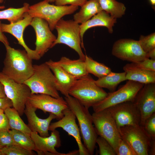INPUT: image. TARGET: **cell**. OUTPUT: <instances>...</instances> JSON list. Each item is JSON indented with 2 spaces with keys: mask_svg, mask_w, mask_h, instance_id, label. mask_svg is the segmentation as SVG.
<instances>
[{
  "mask_svg": "<svg viewBox=\"0 0 155 155\" xmlns=\"http://www.w3.org/2000/svg\"><path fill=\"white\" fill-rule=\"evenodd\" d=\"M6 50L2 72L16 82L24 83L32 75V59L26 51L4 44Z\"/></svg>",
  "mask_w": 155,
  "mask_h": 155,
  "instance_id": "6da1fadb",
  "label": "cell"
},
{
  "mask_svg": "<svg viewBox=\"0 0 155 155\" xmlns=\"http://www.w3.org/2000/svg\"><path fill=\"white\" fill-rule=\"evenodd\" d=\"M68 108L77 119L84 145L90 155H93L97 135L93 125L92 115L88 109L76 99L69 95L65 97Z\"/></svg>",
  "mask_w": 155,
  "mask_h": 155,
  "instance_id": "7a4b0ae2",
  "label": "cell"
},
{
  "mask_svg": "<svg viewBox=\"0 0 155 155\" xmlns=\"http://www.w3.org/2000/svg\"><path fill=\"white\" fill-rule=\"evenodd\" d=\"M89 74L77 79L69 91V94L89 109L103 100L107 93L96 85Z\"/></svg>",
  "mask_w": 155,
  "mask_h": 155,
  "instance_id": "3957f363",
  "label": "cell"
},
{
  "mask_svg": "<svg viewBox=\"0 0 155 155\" xmlns=\"http://www.w3.org/2000/svg\"><path fill=\"white\" fill-rule=\"evenodd\" d=\"M24 83L29 87L31 94H45L56 98L60 97L56 79L45 62L34 65L32 75Z\"/></svg>",
  "mask_w": 155,
  "mask_h": 155,
  "instance_id": "277c9868",
  "label": "cell"
},
{
  "mask_svg": "<svg viewBox=\"0 0 155 155\" xmlns=\"http://www.w3.org/2000/svg\"><path fill=\"white\" fill-rule=\"evenodd\" d=\"M80 25L74 20L60 19L56 24L55 29L57 36L52 48L57 44H65L75 51L79 58L85 60V55L81 47H84L80 33Z\"/></svg>",
  "mask_w": 155,
  "mask_h": 155,
  "instance_id": "5b68a950",
  "label": "cell"
},
{
  "mask_svg": "<svg viewBox=\"0 0 155 155\" xmlns=\"http://www.w3.org/2000/svg\"><path fill=\"white\" fill-rule=\"evenodd\" d=\"M78 8V6L71 5L58 6L51 5L46 0H44L30 6L27 13L32 18L38 17L45 20L52 31L62 17L73 13Z\"/></svg>",
  "mask_w": 155,
  "mask_h": 155,
  "instance_id": "8992f818",
  "label": "cell"
},
{
  "mask_svg": "<svg viewBox=\"0 0 155 155\" xmlns=\"http://www.w3.org/2000/svg\"><path fill=\"white\" fill-rule=\"evenodd\" d=\"M93 124L97 135L106 140L116 151L121 137L116 122L106 109L92 115Z\"/></svg>",
  "mask_w": 155,
  "mask_h": 155,
  "instance_id": "52a82bcc",
  "label": "cell"
},
{
  "mask_svg": "<svg viewBox=\"0 0 155 155\" xmlns=\"http://www.w3.org/2000/svg\"><path fill=\"white\" fill-rule=\"evenodd\" d=\"M144 84L128 80L117 91L107 93L102 100L92 106L94 112H97L111 106L127 101H133Z\"/></svg>",
  "mask_w": 155,
  "mask_h": 155,
  "instance_id": "ba28073f",
  "label": "cell"
},
{
  "mask_svg": "<svg viewBox=\"0 0 155 155\" xmlns=\"http://www.w3.org/2000/svg\"><path fill=\"white\" fill-rule=\"evenodd\" d=\"M0 82L3 84L6 96L12 101L13 107L20 116L24 113L26 104L31 94L29 87L24 83L16 82L0 72Z\"/></svg>",
  "mask_w": 155,
  "mask_h": 155,
  "instance_id": "9c48e42d",
  "label": "cell"
},
{
  "mask_svg": "<svg viewBox=\"0 0 155 155\" xmlns=\"http://www.w3.org/2000/svg\"><path fill=\"white\" fill-rule=\"evenodd\" d=\"M118 130L121 138L129 144L137 155H148L152 139L143 126H125Z\"/></svg>",
  "mask_w": 155,
  "mask_h": 155,
  "instance_id": "30bf717a",
  "label": "cell"
},
{
  "mask_svg": "<svg viewBox=\"0 0 155 155\" xmlns=\"http://www.w3.org/2000/svg\"><path fill=\"white\" fill-rule=\"evenodd\" d=\"M111 52L116 57L131 63L149 58L147 53L142 48L138 40L130 38H122L116 41L113 45Z\"/></svg>",
  "mask_w": 155,
  "mask_h": 155,
  "instance_id": "8fae6325",
  "label": "cell"
},
{
  "mask_svg": "<svg viewBox=\"0 0 155 155\" xmlns=\"http://www.w3.org/2000/svg\"><path fill=\"white\" fill-rule=\"evenodd\" d=\"M107 109L114 119L118 129L125 126L140 125V112L134 101L121 103Z\"/></svg>",
  "mask_w": 155,
  "mask_h": 155,
  "instance_id": "7c38bea8",
  "label": "cell"
},
{
  "mask_svg": "<svg viewBox=\"0 0 155 155\" xmlns=\"http://www.w3.org/2000/svg\"><path fill=\"white\" fill-rule=\"evenodd\" d=\"M28 101L32 106L44 113L54 114L59 119L63 116V111L69 108L66 102L61 96L56 98L46 94H34L31 95Z\"/></svg>",
  "mask_w": 155,
  "mask_h": 155,
  "instance_id": "4fadbf2b",
  "label": "cell"
},
{
  "mask_svg": "<svg viewBox=\"0 0 155 155\" xmlns=\"http://www.w3.org/2000/svg\"><path fill=\"white\" fill-rule=\"evenodd\" d=\"M30 25L34 28L36 34L34 50L41 58L52 48L57 37L52 32L48 23L42 19L33 18Z\"/></svg>",
  "mask_w": 155,
  "mask_h": 155,
  "instance_id": "5bb4252c",
  "label": "cell"
},
{
  "mask_svg": "<svg viewBox=\"0 0 155 155\" xmlns=\"http://www.w3.org/2000/svg\"><path fill=\"white\" fill-rule=\"evenodd\" d=\"M63 116L57 121L51 123L49 130L52 131L57 128H61L69 135L73 137L78 144L79 155H90L89 153L81 140L80 129L76 121V117L69 108L63 111Z\"/></svg>",
  "mask_w": 155,
  "mask_h": 155,
  "instance_id": "9a60e30c",
  "label": "cell"
},
{
  "mask_svg": "<svg viewBox=\"0 0 155 155\" xmlns=\"http://www.w3.org/2000/svg\"><path fill=\"white\" fill-rule=\"evenodd\" d=\"M134 102L140 112V125L143 126L146 120L155 113V83L144 84Z\"/></svg>",
  "mask_w": 155,
  "mask_h": 155,
  "instance_id": "2e32d148",
  "label": "cell"
},
{
  "mask_svg": "<svg viewBox=\"0 0 155 155\" xmlns=\"http://www.w3.org/2000/svg\"><path fill=\"white\" fill-rule=\"evenodd\" d=\"M30 137L34 144L35 151L38 155H70V152L67 154L58 152L55 149L61 145L59 133L56 129L51 131L50 135L42 137L38 133L32 132Z\"/></svg>",
  "mask_w": 155,
  "mask_h": 155,
  "instance_id": "e0dca14e",
  "label": "cell"
},
{
  "mask_svg": "<svg viewBox=\"0 0 155 155\" xmlns=\"http://www.w3.org/2000/svg\"><path fill=\"white\" fill-rule=\"evenodd\" d=\"M32 18L27 12L22 19L16 22L10 23L8 24L1 23V28L3 32L9 33L16 38L18 43L23 47L29 57L32 60H38L41 57L35 50L30 49L27 46L23 37L25 29L30 25Z\"/></svg>",
  "mask_w": 155,
  "mask_h": 155,
  "instance_id": "ac0fdd59",
  "label": "cell"
},
{
  "mask_svg": "<svg viewBox=\"0 0 155 155\" xmlns=\"http://www.w3.org/2000/svg\"><path fill=\"white\" fill-rule=\"evenodd\" d=\"M37 109L28 100L24 111L28 121V125L32 132L38 133L42 137H48L49 136V129L51 122L53 120L57 119V117L54 114L50 113L46 118H40L36 113Z\"/></svg>",
  "mask_w": 155,
  "mask_h": 155,
  "instance_id": "d6986e66",
  "label": "cell"
},
{
  "mask_svg": "<svg viewBox=\"0 0 155 155\" xmlns=\"http://www.w3.org/2000/svg\"><path fill=\"white\" fill-rule=\"evenodd\" d=\"M53 73L57 80V90L65 97L68 96L69 90L77 80L52 60L45 62Z\"/></svg>",
  "mask_w": 155,
  "mask_h": 155,
  "instance_id": "ffe728a7",
  "label": "cell"
},
{
  "mask_svg": "<svg viewBox=\"0 0 155 155\" xmlns=\"http://www.w3.org/2000/svg\"><path fill=\"white\" fill-rule=\"evenodd\" d=\"M117 22V19L111 16L103 10L98 13L90 19L80 25L81 37L83 43V37L85 32L90 28L97 26L106 27L109 32H113V27Z\"/></svg>",
  "mask_w": 155,
  "mask_h": 155,
  "instance_id": "44dd1931",
  "label": "cell"
},
{
  "mask_svg": "<svg viewBox=\"0 0 155 155\" xmlns=\"http://www.w3.org/2000/svg\"><path fill=\"white\" fill-rule=\"evenodd\" d=\"M54 62L77 79L89 74L86 70L84 60L80 58L72 60L66 57H62L59 61H54Z\"/></svg>",
  "mask_w": 155,
  "mask_h": 155,
  "instance_id": "7402d4cb",
  "label": "cell"
},
{
  "mask_svg": "<svg viewBox=\"0 0 155 155\" xmlns=\"http://www.w3.org/2000/svg\"><path fill=\"white\" fill-rule=\"evenodd\" d=\"M102 10L98 0H89L81 7L79 12L73 16L74 20L83 23Z\"/></svg>",
  "mask_w": 155,
  "mask_h": 155,
  "instance_id": "603a6c76",
  "label": "cell"
},
{
  "mask_svg": "<svg viewBox=\"0 0 155 155\" xmlns=\"http://www.w3.org/2000/svg\"><path fill=\"white\" fill-rule=\"evenodd\" d=\"M126 73H115L111 71L106 75L95 81L99 87L106 88L111 92L115 90L118 85L122 82L126 80Z\"/></svg>",
  "mask_w": 155,
  "mask_h": 155,
  "instance_id": "cb8c5ba5",
  "label": "cell"
},
{
  "mask_svg": "<svg viewBox=\"0 0 155 155\" xmlns=\"http://www.w3.org/2000/svg\"><path fill=\"white\" fill-rule=\"evenodd\" d=\"M124 71L126 73V80L144 84L155 83V71L136 69H128Z\"/></svg>",
  "mask_w": 155,
  "mask_h": 155,
  "instance_id": "d4e9b609",
  "label": "cell"
},
{
  "mask_svg": "<svg viewBox=\"0 0 155 155\" xmlns=\"http://www.w3.org/2000/svg\"><path fill=\"white\" fill-rule=\"evenodd\" d=\"M9 121L11 129L20 131L30 136L32 131L21 119L19 113L13 107H9L4 111Z\"/></svg>",
  "mask_w": 155,
  "mask_h": 155,
  "instance_id": "484cf974",
  "label": "cell"
},
{
  "mask_svg": "<svg viewBox=\"0 0 155 155\" xmlns=\"http://www.w3.org/2000/svg\"><path fill=\"white\" fill-rule=\"evenodd\" d=\"M101 8L111 16L117 19L125 14L126 7L122 3L116 0H98Z\"/></svg>",
  "mask_w": 155,
  "mask_h": 155,
  "instance_id": "4316f807",
  "label": "cell"
},
{
  "mask_svg": "<svg viewBox=\"0 0 155 155\" xmlns=\"http://www.w3.org/2000/svg\"><path fill=\"white\" fill-rule=\"evenodd\" d=\"M84 61L87 73L92 74L98 78L106 75L111 71L110 67L94 60L86 55Z\"/></svg>",
  "mask_w": 155,
  "mask_h": 155,
  "instance_id": "83f0119b",
  "label": "cell"
},
{
  "mask_svg": "<svg viewBox=\"0 0 155 155\" xmlns=\"http://www.w3.org/2000/svg\"><path fill=\"white\" fill-rule=\"evenodd\" d=\"M29 6V4L25 3L21 8L10 7L0 11V20H6L10 23L16 22L23 18Z\"/></svg>",
  "mask_w": 155,
  "mask_h": 155,
  "instance_id": "f1b7e54d",
  "label": "cell"
},
{
  "mask_svg": "<svg viewBox=\"0 0 155 155\" xmlns=\"http://www.w3.org/2000/svg\"><path fill=\"white\" fill-rule=\"evenodd\" d=\"M14 145H18L26 150H35L34 142L30 136L17 130L9 131Z\"/></svg>",
  "mask_w": 155,
  "mask_h": 155,
  "instance_id": "f546056e",
  "label": "cell"
},
{
  "mask_svg": "<svg viewBox=\"0 0 155 155\" xmlns=\"http://www.w3.org/2000/svg\"><path fill=\"white\" fill-rule=\"evenodd\" d=\"M131 69L155 71V60L147 58L142 61L127 64L123 68L124 70Z\"/></svg>",
  "mask_w": 155,
  "mask_h": 155,
  "instance_id": "4dcf8cb0",
  "label": "cell"
},
{
  "mask_svg": "<svg viewBox=\"0 0 155 155\" xmlns=\"http://www.w3.org/2000/svg\"><path fill=\"white\" fill-rule=\"evenodd\" d=\"M2 155H33L32 150L24 149L15 145L3 148L1 149Z\"/></svg>",
  "mask_w": 155,
  "mask_h": 155,
  "instance_id": "1f68e13d",
  "label": "cell"
},
{
  "mask_svg": "<svg viewBox=\"0 0 155 155\" xmlns=\"http://www.w3.org/2000/svg\"><path fill=\"white\" fill-rule=\"evenodd\" d=\"M138 41L143 50L148 53L155 49V32L147 36L141 35Z\"/></svg>",
  "mask_w": 155,
  "mask_h": 155,
  "instance_id": "d6a6232c",
  "label": "cell"
},
{
  "mask_svg": "<svg viewBox=\"0 0 155 155\" xmlns=\"http://www.w3.org/2000/svg\"><path fill=\"white\" fill-rule=\"evenodd\" d=\"M96 142L99 147L100 155H117L115 150L109 143L104 138L97 137Z\"/></svg>",
  "mask_w": 155,
  "mask_h": 155,
  "instance_id": "836d02e7",
  "label": "cell"
},
{
  "mask_svg": "<svg viewBox=\"0 0 155 155\" xmlns=\"http://www.w3.org/2000/svg\"><path fill=\"white\" fill-rule=\"evenodd\" d=\"M115 152L117 155H137L129 144L121 138Z\"/></svg>",
  "mask_w": 155,
  "mask_h": 155,
  "instance_id": "e575fe53",
  "label": "cell"
},
{
  "mask_svg": "<svg viewBox=\"0 0 155 155\" xmlns=\"http://www.w3.org/2000/svg\"><path fill=\"white\" fill-rule=\"evenodd\" d=\"M142 126L151 138L152 139H155V113L146 120Z\"/></svg>",
  "mask_w": 155,
  "mask_h": 155,
  "instance_id": "d590c367",
  "label": "cell"
},
{
  "mask_svg": "<svg viewBox=\"0 0 155 155\" xmlns=\"http://www.w3.org/2000/svg\"><path fill=\"white\" fill-rule=\"evenodd\" d=\"M9 131L0 132V148L1 149L14 145L12 137Z\"/></svg>",
  "mask_w": 155,
  "mask_h": 155,
  "instance_id": "8d00e7d4",
  "label": "cell"
},
{
  "mask_svg": "<svg viewBox=\"0 0 155 155\" xmlns=\"http://www.w3.org/2000/svg\"><path fill=\"white\" fill-rule=\"evenodd\" d=\"M87 0H55V5L58 6L65 5L70 4L76 6L81 7Z\"/></svg>",
  "mask_w": 155,
  "mask_h": 155,
  "instance_id": "74e56055",
  "label": "cell"
},
{
  "mask_svg": "<svg viewBox=\"0 0 155 155\" xmlns=\"http://www.w3.org/2000/svg\"><path fill=\"white\" fill-rule=\"evenodd\" d=\"M10 129L8 119L4 113L0 114V132L9 131Z\"/></svg>",
  "mask_w": 155,
  "mask_h": 155,
  "instance_id": "f35d334b",
  "label": "cell"
},
{
  "mask_svg": "<svg viewBox=\"0 0 155 155\" xmlns=\"http://www.w3.org/2000/svg\"><path fill=\"white\" fill-rule=\"evenodd\" d=\"M12 107H13L12 103L9 99L7 97H0V109L4 111L7 108Z\"/></svg>",
  "mask_w": 155,
  "mask_h": 155,
  "instance_id": "ab89813d",
  "label": "cell"
},
{
  "mask_svg": "<svg viewBox=\"0 0 155 155\" xmlns=\"http://www.w3.org/2000/svg\"><path fill=\"white\" fill-rule=\"evenodd\" d=\"M1 22L0 21V41L3 43L4 44H9V43L7 37L3 33L1 30Z\"/></svg>",
  "mask_w": 155,
  "mask_h": 155,
  "instance_id": "60d3db41",
  "label": "cell"
},
{
  "mask_svg": "<svg viewBox=\"0 0 155 155\" xmlns=\"http://www.w3.org/2000/svg\"><path fill=\"white\" fill-rule=\"evenodd\" d=\"M148 155H155V139H152L151 141Z\"/></svg>",
  "mask_w": 155,
  "mask_h": 155,
  "instance_id": "b9f144b4",
  "label": "cell"
},
{
  "mask_svg": "<svg viewBox=\"0 0 155 155\" xmlns=\"http://www.w3.org/2000/svg\"><path fill=\"white\" fill-rule=\"evenodd\" d=\"M149 58L155 60V49H153L147 53Z\"/></svg>",
  "mask_w": 155,
  "mask_h": 155,
  "instance_id": "7bdbcfd3",
  "label": "cell"
},
{
  "mask_svg": "<svg viewBox=\"0 0 155 155\" xmlns=\"http://www.w3.org/2000/svg\"><path fill=\"white\" fill-rule=\"evenodd\" d=\"M6 97V96L5 93L3 86L0 82V97L4 98Z\"/></svg>",
  "mask_w": 155,
  "mask_h": 155,
  "instance_id": "ee69618b",
  "label": "cell"
},
{
  "mask_svg": "<svg viewBox=\"0 0 155 155\" xmlns=\"http://www.w3.org/2000/svg\"><path fill=\"white\" fill-rule=\"evenodd\" d=\"M149 1L151 4L152 5H155V0H149Z\"/></svg>",
  "mask_w": 155,
  "mask_h": 155,
  "instance_id": "f6af8a7d",
  "label": "cell"
},
{
  "mask_svg": "<svg viewBox=\"0 0 155 155\" xmlns=\"http://www.w3.org/2000/svg\"><path fill=\"white\" fill-rule=\"evenodd\" d=\"M49 3L55 2V0H46Z\"/></svg>",
  "mask_w": 155,
  "mask_h": 155,
  "instance_id": "bcb514c9",
  "label": "cell"
},
{
  "mask_svg": "<svg viewBox=\"0 0 155 155\" xmlns=\"http://www.w3.org/2000/svg\"><path fill=\"white\" fill-rule=\"evenodd\" d=\"M5 8V7L4 6H0V10L3 9Z\"/></svg>",
  "mask_w": 155,
  "mask_h": 155,
  "instance_id": "7dc6e473",
  "label": "cell"
},
{
  "mask_svg": "<svg viewBox=\"0 0 155 155\" xmlns=\"http://www.w3.org/2000/svg\"><path fill=\"white\" fill-rule=\"evenodd\" d=\"M4 111L2 109H0V114L4 113Z\"/></svg>",
  "mask_w": 155,
  "mask_h": 155,
  "instance_id": "c3c4849f",
  "label": "cell"
},
{
  "mask_svg": "<svg viewBox=\"0 0 155 155\" xmlns=\"http://www.w3.org/2000/svg\"><path fill=\"white\" fill-rule=\"evenodd\" d=\"M4 0H0V3H1L3 2Z\"/></svg>",
  "mask_w": 155,
  "mask_h": 155,
  "instance_id": "681fc988",
  "label": "cell"
},
{
  "mask_svg": "<svg viewBox=\"0 0 155 155\" xmlns=\"http://www.w3.org/2000/svg\"><path fill=\"white\" fill-rule=\"evenodd\" d=\"M1 148H0V155H2L1 152Z\"/></svg>",
  "mask_w": 155,
  "mask_h": 155,
  "instance_id": "f907efd6",
  "label": "cell"
}]
</instances>
